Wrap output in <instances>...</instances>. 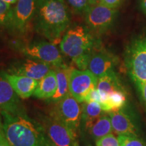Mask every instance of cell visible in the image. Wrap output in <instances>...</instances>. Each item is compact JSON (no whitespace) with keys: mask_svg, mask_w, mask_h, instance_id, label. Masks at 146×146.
Returning a JSON list of instances; mask_svg holds the SVG:
<instances>
[{"mask_svg":"<svg viewBox=\"0 0 146 146\" xmlns=\"http://www.w3.org/2000/svg\"><path fill=\"white\" fill-rule=\"evenodd\" d=\"M0 111L11 114L26 112L20 98L5 76V71H0Z\"/></svg>","mask_w":146,"mask_h":146,"instance_id":"cell-13","label":"cell"},{"mask_svg":"<svg viewBox=\"0 0 146 146\" xmlns=\"http://www.w3.org/2000/svg\"><path fill=\"white\" fill-rule=\"evenodd\" d=\"M66 3L79 15H85L91 7L89 0H64Z\"/></svg>","mask_w":146,"mask_h":146,"instance_id":"cell-23","label":"cell"},{"mask_svg":"<svg viewBox=\"0 0 146 146\" xmlns=\"http://www.w3.org/2000/svg\"><path fill=\"white\" fill-rule=\"evenodd\" d=\"M2 133H3V124L2 116H1V114H0V135H1Z\"/></svg>","mask_w":146,"mask_h":146,"instance_id":"cell-31","label":"cell"},{"mask_svg":"<svg viewBox=\"0 0 146 146\" xmlns=\"http://www.w3.org/2000/svg\"><path fill=\"white\" fill-rule=\"evenodd\" d=\"M12 13V5L3 0H0V28H9Z\"/></svg>","mask_w":146,"mask_h":146,"instance_id":"cell-22","label":"cell"},{"mask_svg":"<svg viewBox=\"0 0 146 146\" xmlns=\"http://www.w3.org/2000/svg\"><path fill=\"white\" fill-rule=\"evenodd\" d=\"M88 146H91V145H88Z\"/></svg>","mask_w":146,"mask_h":146,"instance_id":"cell-34","label":"cell"},{"mask_svg":"<svg viewBox=\"0 0 146 146\" xmlns=\"http://www.w3.org/2000/svg\"><path fill=\"white\" fill-rule=\"evenodd\" d=\"M53 67L49 64L30 58L14 61L9 66L7 72L15 75L27 76L40 81Z\"/></svg>","mask_w":146,"mask_h":146,"instance_id":"cell-11","label":"cell"},{"mask_svg":"<svg viewBox=\"0 0 146 146\" xmlns=\"http://www.w3.org/2000/svg\"><path fill=\"white\" fill-rule=\"evenodd\" d=\"M97 89L101 96V102L114 91L125 90L115 70L98 78Z\"/></svg>","mask_w":146,"mask_h":146,"instance_id":"cell-18","label":"cell"},{"mask_svg":"<svg viewBox=\"0 0 146 146\" xmlns=\"http://www.w3.org/2000/svg\"><path fill=\"white\" fill-rule=\"evenodd\" d=\"M38 121L56 146H79L78 139L70 131L48 114H39Z\"/></svg>","mask_w":146,"mask_h":146,"instance_id":"cell-10","label":"cell"},{"mask_svg":"<svg viewBox=\"0 0 146 146\" xmlns=\"http://www.w3.org/2000/svg\"><path fill=\"white\" fill-rule=\"evenodd\" d=\"M125 66L137 89L146 82V36L133 39L126 48Z\"/></svg>","mask_w":146,"mask_h":146,"instance_id":"cell-4","label":"cell"},{"mask_svg":"<svg viewBox=\"0 0 146 146\" xmlns=\"http://www.w3.org/2000/svg\"><path fill=\"white\" fill-rule=\"evenodd\" d=\"M141 8L143 12L146 14V0H141Z\"/></svg>","mask_w":146,"mask_h":146,"instance_id":"cell-30","label":"cell"},{"mask_svg":"<svg viewBox=\"0 0 146 146\" xmlns=\"http://www.w3.org/2000/svg\"><path fill=\"white\" fill-rule=\"evenodd\" d=\"M117 62V58L114 55L102 49L100 45L91 55L87 70L98 78L114 71Z\"/></svg>","mask_w":146,"mask_h":146,"instance_id":"cell-14","label":"cell"},{"mask_svg":"<svg viewBox=\"0 0 146 146\" xmlns=\"http://www.w3.org/2000/svg\"><path fill=\"white\" fill-rule=\"evenodd\" d=\"M96 146H121L118 137L110 133L96 141Z\"/></svg>","mask_w":146,"mask_h":146,"instance_id":"cell-25","label":"cell"},{"mask_svg":"<svg viewBox=\"0 0 146 146\" xmlns=\"http://www.w3.org/2000/svg\"><path fill=\"white\" fill-rule=\"evenodd\" d=\"M56 89V72L54 69H52L44 77L39 81L33 96L38 99L47 100L54 96Z\"/></svg>","mask_w":146,"mask_h":146,"instance_id":"cell-19","label":"cell"},{"mask_svg":"<svg viewBox=\"0 0 146 146\" xmlns=\"http://www.w3.org/2000/svg\"><path fill=\"white\" fill-rule=\"evenodd\" d=\"M98 78L89 70L72 68L69 78L70 94L79 103L85 101L91 91L97 88Z\"/></svg>","mask_w":146,"mask_h":146,"instance_id":"cell-8","label":"cell"},{"mask_svg":"<svg viewBox=\"0 0 146 146\" xmlns=\"http://www.w3.org/2000/svg\"><path fill=\"white\" fill-rule=\"evenodd\" d=\"M118 139L121 146H146L141 137L118 135Z\"/></svg>","mask_w":146,"mask_h":146,"instance_id":"cell-24","label":"cell"},{"mask_svg":"<svg viewBox=\"0 0 146 146\" xmlns=\"http://www.w3.org/2000/svg\"><path fill=\"white\" fill-rule=\"evenodd\" d=\"M137 91L139 93L140 98H141V101L146 109V82L141 85V87Z\"/></svg>","mask_w":146,"mask_h":146,"instance_id":"cell-28","label":"cell"},{"mask_svg":"<svg viewBox=\"0 0 146 146\" xmlns=\"http://www.w3.org/2000/svg\"><path fill=\"white\" fill-rule=\"evenodd\" d=\"M89 3L91 5H96V4H99V3H102V0H89Z\"/></svg>","mask_w":146,"mask_h":146,"instance_id":"cell-32","label":"cell"},{"mask_svg":"<svg viewBox=\"0 0 146 146\" xmlns=\"http://www.w3.org/2000/svg\"><path fill=\"white\" fill-rule=\"evenodd\" d=\"M3 1H5V2L9 3V4L12 5V4H15V3L18 1V0H3Z\"/></svg>","mask_w":146,"mask_h":146,"instance_id":"cell-33","label":"cell"},{"mask_svg":"<svg viewBox=\"0 0 146 146\" xmlns=\"http://www.w3.org/2000/svg\"><path fill=\"white\" fill-rule=\"evenodd\" d=\"M48 115L66 127L73 135L79 134L81 106L70 94L56 103L52 104Z\"/></svg>","mask_w":146,"mask_h":146,"instance_id":"cell-5","label":"cell"},{"mask_svg":"<svg viewBox=\"0 0 146 146\" xmlns=\"http://www.w3.org/2000/svg\"><path fill=\"white\" fill-rule=\"evenodd\" d=\"M37 1L38 0H18L12 7L8 29L18 35L25 33L35 16Z\"/></svg>","mask_w":146,"mask_h":146,"instance_id":"cell-9","label":"cell"},{"mask_svg":"<svg viewBox=\"0 0 146 146\" xmlns=\"http://www.w3.org/2000/svg\"><path fill=\"white\" fill-rule=\"evenodd\" d=\"M3 132L11 146H56L37 120L27 112L11 114L0 111Z\"/></svg>","mask_w":146,"mask_h":146,"instance_id":"cell-1","label":"cell"},{"mask_svg":"<svg viewBox=\"0 0 146 146\" xmlns=\"http://www.w3.org/2000/svg\"><path fill=\"white\" fill-rule=\"evenodd\" d=\"M100 45L88 27L83 25L68 29L60 42L61 52L70 58L79 70H87L91 55Z\"/></svg>","mask_w":146,"mask_h":146,"instance_id":"cell-3","label":"cell"},{"mask_svg":"<svg viewBox=\"0 0 146 146\" xmlns=\"http://www.w3.org/2000/svg\"><path fill=\"white\" fill-rule=\"evenodd\" d=\"M126 102L127 96L125 91V90H120L110 94L100 103V105L104 112H109L125 107Z\"/></svg>","mask_w":146,"mask_h":146,"instance_id":"cell-21","label":"cell"},{"mask_svg":"<svg viewBox=\"0 0 146 146\" xmlns=\"http://www.w3.org/2000/svg\"><path fill=\"white\" fill-rule=\"evenodd\" d=\"M85 102H96L99 103L100 104V102H101V96H100L99 91H98L97 88L94 89V90H92L90 93H89L88 96H87Z\"/></svg>","mask_w":146,"mask_h":146,"instance_id":"cell-26","label":"cell"},{"mask_svg":"<svg viewBox=\"0 0 146 146\" xmlns=\"http://www.w3.org/2000/svg\"><path fill=\"white\" fill-rule=\"evenodd\" d=\"M64 0H38L35 27L51 43L61 41L68 30L70 14Z\"/></svg>","mask_w":146,"mask_h":146,"instance_id":"cell-2","label":"cell"},{"mask_svg":"<svg viewBox=\"0 0 146 146\" xmlns=\"http://www.w3.org/2000/svg\"><path fill=\"white\" fill-rule=\"evenodd\" d=\"M110 118L113 131L118 135L140 137V130L133 114L125 106L108 112Z\"/></svg>","mask_w":146,"mask_h":146,"instance_id":"cell-12","label":"cell"},{"mask_svg":"<svg viewBox=\"0 0 146 146\" xmlns=\"http://www.w3.org/2000/svg\"><path fill=\"white\" fill-rule=\"evenodd\" d=\"M101 105L96 102H84L81 106V116L79 133L89 123L104 114Z\"/></svg>","mask_w":146,"mask_h":146,"instance_id":"cell-20","label":"cell"},{"mask_svg":"<svg viewBox=\"0 0 146 146\" xmlns=\"http://www.w3.org/2000/svg\"><path fill=\"white\" fill-rule=\"evenodd\" d=\"M0 146H11L7 139L5 138L4 132L0 135Z\"/></svg>","mask_w":146,"mask_h":146,"instance_id":"cell-29","label":"cell"},{"mask_svg":"<svg viewBox=\"0 0 146 146\" xmlns=\"http://www.w3.org/2000/svg\"><path fill=\"white\" fill-rule=\"evenodd\" d=\"M72 68L67 65L57 68H54L56 72V79H57V89L54 96L50 99L46 100L48 103L54 104L65 98L67 95L70 94L69 91V78L70 74Z\"/></svg>","mask_w":146,"mask_h":146,"instance_id":"cell-17","label":"cell"},{"mask_svg":"<svg viewBox=\"0 0 146 146\" xmlns=\"http://www.w3.org/2000/svg\"><path fill=\"white\" fill-rule=\"evenodd\" d=\"M123 1L124 0H102V3L110 8L117 9L122 4Z\"/></svg>","mask_w":146,"mask_h":146,"instance_id":"cell-27","label":"cell"},{"mask_svg":"<svg viewBox=\"0 0 146 146\" xmlns=\"http://www.w3.org/2000/svg\"><path fill=\"white\" fill-rule=\"evenodd\" d=\"M14 47L26 57L44 62L53 68L65 64L59 49L51 42L43 40L28 43L17 42L14 43Z\"/></svg>","mask_w":146,"mask_h":146,"instance_id":"cell-6","label":"cell"},{"mask_svg":"<svg viewBox=\"0 0 146 146\" xmlns=\"http://www.w3.org/2000/svg\"><path fill=\"white\" fill-rule=\"evenodd\" d=\"M5 74L16 93L21 99H27L33 96L37 87L39 81L27 76L9 74L5 71Z\"/></svg>","mask_w":146,"mask_h":146,"instance_id":"cell-15","label":"cell"},{"mask_svg":"<svg viewBox=\"0 0 146 146\" xmlns=\"http://www.w3.org/2000/svg\"><path fill=\"white\" fill-rule=\"evenodd\" d=\"M117 14V9L99 3L91 5L84 16L85 23L89 30L102 34L106 32L113 26Z\"/></svg>","mask_w":146,"mask_h":146,"instance_id":"cell-7","label":"cell"},{"mask_svg":"<svg viewBox=\"0 0 146 146\" xmlns=\"http://www.w3.org/2000/svg\"><path fill=\"white\" fill-rule=\"evenodd\" d=\"M112 131L113 129L109 115L104 114L89 123L80 133L82 135L87 134L89 137L96 141L112 133Z\"/></svg>","mask_w":146,"mask_h":146,"instance_id":"cell-16","label":"cell"}]
</instances>
